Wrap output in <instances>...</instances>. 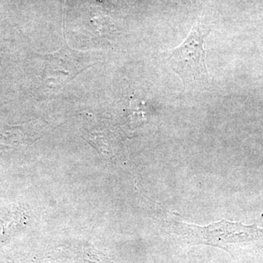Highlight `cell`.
Returning a JSON list of instances; mask_svg holds the SVG:
<instances>
[{"mask_svg": "<svg viewBox=\"0 0 263 263\" xmlns=\"http://www.w3.org/2000/svg\"><path fill=\"white\" fill-rule=\"evenodd\" d=\"M210 31L203 19H197L183 42L170 52L167 58L170 67L189 89H204L210 85L203 47Z\"/></svg>", "mask_w": 263, "mask_h": 263, "instance_id": "6da1fadb", "label": "cell"}, {"mask_svg": "<svg viewBox=\"0 0 263 263\" xmlns=\"http://www.w3.org/2000/svg\"><path fill=\"white\" fill-rule=\"evenodd\" d=\"M170 232L192 245L214 246L226 249L230 243H245L263 238V228L257 224L245 226L241 222L222 220L208 226H195L183 221H169Z\"/></svg>", "mask_w": 263, "mask_h": 263, "instance_id": "7a4b0ae2", "label": "cell"}]
</instances>
